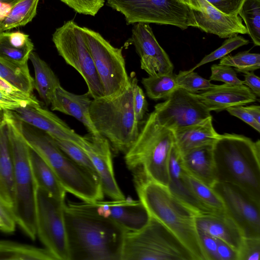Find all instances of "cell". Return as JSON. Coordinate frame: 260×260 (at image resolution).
<instances>
[{"mask_svg":"<svg viewBox=\"0 0 260 260\" xmlns=\"http://www.w3.org/2000/svg\"><path fill=\"white\" fill-rule=\"evenodd\" d=\"M64 216L70 260H121L125 229L81 202L66 203Z\"/></svg>","mask_w":260,"mask_h":260,"instance_id":"obj_1","label":"cell"},{"mask_svg":"<svg viewBox=\"0 0 260 260\" xmlns=\"http://www.w3.org/2000/svg\"><path fill=\"white\" fill-rule=\"evenodd\" d=\"M139 200L149 216L164 225L186 248L193 260H208L196 225L198 215L167 186L143 176L133 177Z\"/></svg>","mask_w":260,"mask_h":260,"instance_id":"obj_2","label":"cell"},{"mask_svg":"<svg viewBox=\"0 0 260 260\" xmlns=\"http://www.w3.org/2000/svg\"><path fill=\"white\" fill-rule=\"evenodd\" d=\"M217 182L233 185L260 205V141L225 133L213 144Z\"/></svg>","mask_w":260,"mask_h":260,"instance_id":"obj_3","label":"cell"},{"mask_svg":"<svg viewBox=\"0 0 260 260\" xmlns=\"http://www.w3.org/2000/svg\"><path fill=\"white\" fill-rule=\"evenodd\" d=\"M3 117L8 127L13 158L14 203L12 210L17 224L32 240L36 231L37 186L29 161V146L23 133V122L11 111Z\"/></svg>","mask_w":260,"mask_h":260,"instance_id":"obj_4","label":"cell"},{"mask_svg":"<svg viewBox=\"0 0 260 260\" xmlns=\"http://www.w3.org/2000/svg\"><path fill=\"white\" fill-rule=\"evenodd\" d=\"M137 82L135 74L131 73L128 85L122 92L113 97L92 99L90 106L94 126L116 153L125 154L139 134V123L135 119L133 109V90Z\"/></svg>","mask_w":260,"mask_h":260,"instance_id":"obj_5","label":"cell"},{"mask_svg":"<svg viewBox=\"0 0 260 260\" xmlns=\"http://www.w3.org/2000/svg\"><path fill=\"white\" fill-rule=\"evenodd\" d=\"M23 133L29 146L51 168L66 192L82 201L102 200L104 197L99 176L78 165L46 133L23 124Z\"/></svg>","mask_w":260,"mask_h":260,"instance_id":"obj_6","label":"cell"},{"mask_svg":"<svg viewBox=\"0 0 260 260\" xmlns=\"http://www.w3.org/2000/svg\"><path fill=\"white\" fill-rule=\"evenodd\" d=\"M174 143L173 132L160 125L152 111L135 143L124 154L126 166L133 174L141 175L168 186L170 156Z\"/></svg>","mask_w":260,"mask_h":260,"instance_id":"obj_7","label":"cell"},{"mask_svg":"<svg viewBox=\"0 0 260 260\" xmlns=\"http://www.w3.org/2000/svg\"><path fill=\"white\" fill-rule=\"evenodd\" d=\"M121 260H193L181 242L160 222L150 216L136 231H127Z\"/></svg>","mask_w":260,"mask_h":260,"instance_id":"obj_8","label":"cell"},{"mask_svg":"<svg viewBox=\"0 0 260 260\" xmlns=\"http://www.w3.org/2000/svg\"><path fill=\"white\" fill-rule=\"evenodd\" d=\"M107 4L122 14L127 24L152 23L182 29L197 27L186 0H107Z\"/></svg>","mask_w":260,"mask_h":260,"instance_id":"obj_9","label":"cell"},{"mask_svg":"<svg viewBox=\"0 0 260 260\" xmlns=\"http://www.w3.org/2000/svg\"><path fill=\"white\" fill-rule=\"evenodd\" d=\"M52 41L59 55L82 77L91 98L103 96V88L81 27L73 20L68 21L55 30Z\"/></svg>","mask_w":260,"mask_h":260,"instance_id":"obj_10","label":"cell"},{"mask_svg":"<svg viewBox=\"0 0 260 260\" xmlns=\"http://www.w3.org/2000/svg\"><path fill=\"white\" fill-rule=\"evenodd\" d=\"M104 90V96L111 98L122 92L129 82L122 49L113 46L99 33L81 27Z\"/></svg>","mask_w":260,"mask_h":260,"instance_id":"obj_11","label":"cell"},{"mask_svg":"<svg viewBox=\"0 0 260 260\" xmlns=\"http://www.w3.org/2000/svg\"><path fill=\"white\" fill-rule=\"evenodd\" d=\"M64 200L37 188L36 231L40 241L57 260H70Z\"/></svg>","mask_w":260,"mask_h":260,"instance_id":"obj_12","label":"cell"},{"mask_svg":"<svg viewBox=\"0 0 260 260\" xmlns=\"http://www.w3.org/2000/svg\"><path fill=\"white\" fill-rule=\"evenodd\" d=\"M153 111L158 123L173 131L212 117L196 93L178 87L165 101L156 104Z\"/></svg>","mask_w":260,"mask_h":260,"instance_id":"obj_13","label":"cell"},{"mask_svg":"<svg viewBox=\"0 0 260 260\" xmlns=\"http://www.w3.org/2000/svg\"><path fill=\"white\" fill-rule=\"evenodd\" d=\"M212 188L221 198L227 215L243 237L260 238V205L233 185L217 182Z\"/></svg>","mask_w":260,"mask_h":260,"instance_id":"obj_14","label":"cell"},{"mask_svg":"<svg viewBox=\"0 0 260 260\" xmlns=\"http://www.w3.org/2000/svg\"><path fill=\"white\" fill-rule=\"evenodd\" d=\"M132 32L129 42L134 46L140 57L141 69L149 76L173 73L172 61L148 23H135Z\"/></svg>","mask_w":260,"mask_h":260,"instance_id":"obj_15","label":"cell"},{"mask_svg":"<svg viewBox=\"0 0 260 260\" xmlns=\"http://www.w3.org/2000/svg\"><path fill=\"white\" fill-rule=\"evenodd\" d=\"M83 137L81 148L88 155L93 165L104 195L112 200L125 199L115 177L112 148L108 140L101 135L89 133Z\"/></svg>","mask_w":260,"mask_h":260,"instance_id":"obj_16","label":"cell"},{"mask_svg":"<svg viewBox=\"0 0 260 260\" xmlns=\"http://www.w3.org/2000/svg\"><path fill=\"white\" fill-rule=\"evenodd\" d=\"M87 208L119 224L127 231H136L148 222L150 216L140 200L132 199L81 202Z\"/></svg>","mask_w":260,"mask_h":260,"instance_id":"obj_17","label":"cell"},{"mask_svg":"<svg viewBox=\"0 0 260 260\" xmlns=\"http://www.w3.org/2000/svg\"><path fill=\"white\" fill-rule=\"evenodd\" d=\"M192 9L197 28L220 38H228L247 30L238 15L226 14L206 0H186Z\"/></svg>","mask_w":260,"mask_h":260,"instance_id":"obj_18","label":"cell"},{"mask_svg":"<svg viewBox=\"0 0 260 260\" xmlns=\"http://www.w3.org/2000/svg\"><path fill=\"white\" fill-rule=\"evenodd\" d=\"M23 123L40 129L52 138L71 141L81 147L84 137L71 128L55 114L43 108L40 104L21 107L11 111Z\"/></svg>","mask_w":260,"mask_h":260,"instance_id":"obj_19","label":"cell"},{"mask_svg":"<svg viewBox=\"0 0 260 260\" xmlns=\"http://www.w3.org/2000/svg\"><path fill=\"white\" fill-rule=\"evenodd\" d=\"M197 95L210 112H220L229 107L258 101L257 96L244 84H214Z\"/></svg>","mask_w":260,"mask_h":260,"instance_id":"obj_20","label":"cell"},{"mask_svg":"<svg viewBox=\"0 0 260 260\" xmlns=\"http://www.w3.org/2000/svg\"><path fill=\"white\" fill-rule=\"evenodd\" d=\"M92 100L88 92L75 94L66 90L60 85L55 90L50 103L51 109L74 117L84 125L89 134L100 135L90 117Z\"/></svg>","mask_w":260,"mask_h":260,"instance_id":"obj_21","label":"cell"},{"mask_svg":"<svg viewBox=\"0 0 260 260\" xmlns=\"http://www.w3.org/2000/svg\"><path fill=\"white\" fill-rule=\"evenodd\" d=\"M196 225L198 231L222 241L237 252L244 238L239 228L228 215H198Z\"/></svg>","mask_w":260,"mask_h":260,"instance_id":"obj_22","label":"cell"},{"mask_svg":"<svg viewBox=\"0 0 260 260\" xmlns=\"http://www.w3.org/2000/svg\"><path fill=\"white\" fill-rule=\"evenodd\" d=\"M213 144L197 147L181 155L182 166L185 171L211 187L217 182Z\"/></svg>","mask_w":260,"mask_h":260,"instance_id":"obj_23","label":"cell"},{"mask_svg":"<svg viewBox=\"0 0 260 260\" xmlns=\"http://www.w3.org/2000/svg\"><path fill=\"white\" fill-rule=\"evenodd\" d=\"M185 173L182 166L181 155L174 144L170 156L169 182L167 187L176 197L191 208L198 215L212 214L193 195L185 181Z\"/></svg>","mask_w":260,"mask_h":260,"instance_id":"obj_24","label":"cell"},{"mask_svg":"<svg viewBox=\"0 0 260 260\" xmlns=\"http://www.w3.org/2000/svg\"><path fill=\"white\" fill-rule=\"evenodd\" d=\"M173 132L174 144L180 155L195 148L213 144L219 136L213 127L212 117Z\"/></svg>","mask_w":260,"mask_h":260,"instance_id":"obj_25","label":"cell"},{"mask_svg":"<svg viewBox=\"0 0 260 260\" xmlns=\"http://www.w3.org/2000/svg\"><path fill=\"white\" fill-rule=\"evenodd\" d=\"M13 158L7 124L0 118V198L11 209L14 203Z\"/></svg>","mask_w":260,"mask_h":260,"instance_id":"obj_26","label":"cell"},{"mask_svg":"<svg viewBox=\"0 0 260 260\" xmlns=\"http://www.w3.org/2000/svg\"><path fill=\"white\" fill-rule=\"evenodd\" d=\"M30 165L37 186L51 196L65 200L66 191L48 164L29 147Z\"/></svg>","mask_w":260,"mask_h":260,"instance_id":"obj_27","label":"cell"},{"mask_svg":"<svg viewBox=\"0 0 260 260\" xmlns=\"http://www.w3.org/2000/svg\"><path fill=\"white\" fill-rule=\"evenodd\" d=\"M29 59L35 71L34 87L45 104L49 106L56 88L60 86L59 80L48 64L36 52L30 53Z\"/></svg>","mask_w":260,"mask_h":260,"instance_id":"obj_28","label":"cell"},{"mask_svg":"<svg viewBox=\"0 0 260 260\" xmlns=\"http://www.w3.org/2000/svg\"><path fill=\"white\" fill-rule=\"evenodd\" d=\"M185 181L196 199L210 213L226 215L223 202L214 189L187 174L184 175Z\"/></svg>","mask_w":260,"mask_h":260,"instance_id":"obj_29","label":"cell"},{"mask_svg":"<svg viewBox=\"0 0 260 260\" xmlns=\"http://www.w3.org/2000/svg\"><path fill=\"white\" fill-rule=\"evenodd\" d=\"M0 259L57 260L46 248L0 240Z\"/></svg>","mask_w":260,"mask_h":260,"instance_id":"obj_30","label":"cell"},{"mask_svg":"<svg viewBox=\"0 0 260 260\" xmlns=\"http://www.w3.org/2000/svg\"><path fill=\"white\" fill-rule=\"evenodd\" d=\"M0 77L23 92L32 94L34 79L27 64H19L0 56Z\"/></svg>","mask_w":260,"mask_h":260,"instance_id":"obj_31","label":"cell"},{"mask_svg":"<svg viewBox=\"0 0 260 260\" xmlns=\"http://www.w3.org/2000/svg\"><path fill=\"white\" fill-rule=\"evenodd\" d=\"M40 0H13L8 16L0 22V32L24 26L37 14Z\"/></svg>","mask_w":260,"mask_h":260,"instance_id":"obj_32","label":"cell"},{"mask_svg":"<svg viewBox=\"0 0 260 260\" xmlns=\"http://www.w3.org/2000/svg\"><path fill=\"white\" fill-rule=\"evenodd\" d=\"M141 83L147 96L155 101L167 99L178 88L173 73L148 76L143 78Z\"/></svg>","mask_w":260,"mask_h":260,"instance_id":"obj_33","label":"cell"},{"mask_svg":"<svg viewBox=\"0 0 260 260\" xmlns=\"http://www.w3.org/2000/svg\"><path fill=\"white\" fill-rule=\"evenodd\" d=\"M238 15L255 46L260 45V0H245Z\"/></svg>","mask_w":260,"mask_h":260,"instance_id":"obj_34","label":"cell"},{"mask_svg":"<svg viewBox=\"0 0 260 260\" xmlns=\"http://www.w3.org/2000/svg\"><path fill=\"white\" fill-rule=\"evenodd\" d=\"M219 64L235 68L238 72L254 71L260 68V54L248 51L240 52L234 55H226L220 59Z\"/></svg>","mask_w":260,"mask_h":260,"instance_id":"obj_35","label":"cell"},{"mask_svg":"<svg viewBox=\"0 0 260 260\" xmlns=\"http://www.w3.org/2000/svg\"><path fill=\"white\" fill-rule=\"evenodd\" d=\"M176 81L178 88L195 93L200 90H206L213 86L210 80L200 76L193 71H180L176 75Z\"/></svg>","mask_w":260,"mask_h":260,"instance_id":"obj_36","label":"cell"},{"mask_svg":"<svg viewBox=\"0 0 260 260\" xmlns=\"http://www.w3.org/2000/svg\"><path fill=\"white\" fill-rule=\"evenodd\" d=\"M249 43V42L248 40L238 35L229 37L223 42L221 46L210 54L206 55L190 70L194 71L197 68L206 63L221 59L233 50L242 46L247 45Z\"/></svg>","mask_w":260,"mask_h":260,"instance_id":"obj_37","label":"cell"},{"mask_svg":"<svg viewBox=\"0 0 260 260\" xmlns=\"http://www.w3.org/2000/svg\"><path fill=\"white\" fill-rule=\"evenodd\" d=\"M53 139L58 147L73 160L98 175L89 156L82 148L66 140L58 138Z\"/></svg>","mask_w":260,"mask_h":260,"instance_id":"obj_38","label":"cell"},{"mask_svg":"<svg viewBox=\"0 0 260 260\" xmlns=\"http://www.w3.org/2000/svg\"><path fill=\"white\" fill-rule=\"evenodd\" d=\"M211 74L210 80L222 81L230 85H242V81L237 76L236 72L232 67L214 64L211 67Z\"/></svg>","mask_w":260,"mask_h":260,"instance_id":"obj_39","label":"cell"},{"mask_svg":"<svg viewBox=\"0 0 260 260\" xmlns=\"http://www.w3.org/2000/svg\"><path fill=\"white\" fill-rule=\"evenodd\" d=\"M237 253V260H259L260 238L244 237Z\"/></svg>","mask_w":260,"mask_h":260,"instance_id":"obj_40","label":"cell"},{"mask_svg":"<svg viewBox=\"0 0 260 260\" xmlns=\"http://www.w3.org/2000/svg\"><path fill=\"white\" fill-rule=\"evenodd\" d=\"M76 12L94 16L104 5L105 0H60Z\"/></svg>","mask_w":260,"mask_h":260,"instance_id":"obj_41","label":"cell"},{"mask_svg":"<svg viewBox=\"0 0 260 260\" xmlns=\"http://www.w3.org/2000/svg\"><path fill=\"white\" fill-rule=\"evenodd\" d=\"M0 90L28 105L40 104L33 95L23 92L1 77Z\"/></svg>","mask_w":260,"mask_h":260,"instance_id":"obj_42","label":"cell"},{"mask_svg":"<svg viewBox=\"0 0 260 260\" xmlns=\"http://www.w3.org/2000/svg\"><path fill=\"white\" fill-rule=\"evenodd\" d=\"M148 104L143 89L137 82L133 90V109L135 119L138 122L143 120L147 111Z\"/></svg>","mask_w":260,"mask_h":260,"instance_id":"obj_43","label":"cell"},{"mask_svg":"<svg viewBox=\"0 0 260 260\" xmlns=\"http://www.w3.org/2000/svg\"><path fill=\"white\" fill-rule=\"evenodd\" d=\"M16 224L12 209L0 198V230L12 233L14 231Z\"/></svg>","mask_w":260,"mask_h":260,"instance_id":"obj_44","label":"cell"},{"mask_svg":"<svg viewBox=\"0 0 260 260\" xmlns=\"http://www.w3.org/2000/svg\"><path fill=\"white\" fill-rule=\"evenodd\" d=\"M221 12L230 15H238L245 0H206Z\"/></svg>","mask_w":260,"mask_h":260,"instance_id":"obj_45","label":"cell"},{"mask_svg":"<svg viewBox=\"0 0 260 260\" xmlns=\"http://www.w3.org/2000/svg\"><path fill=\"white\" fill-rule=\"evenodd\" d=\"M226 110L231 115L240 119L249 124L258 133L260 132V123L245 109L243 106H236L229 107Z\"/></svg>","mask_w":260,"mask_h":260,"instance_id":"obj_46","label":"cell"},{"mask_svg":"<svg viewBox=\"0 0 260 260\" xmlns=\"http://www.w3.org/2000/svg\"><path fill=\"white\" fill-rule=\"evenodd\" d=\"M203 247L206 253L208 260H217L216 238L203 232L198 231Z\"/></svg>","mask_w":260,"mask_h":260,"instance_id":"obj_47","label":"cell"},{"mask_svg":"<svg viewBox=\"0 0 260 260\" xmlns=\"http://www.w3.org/2000/svg\"><path fill=\"white\" fill-rule=\"evenodd\" d=\"M28 106L26 103L3 92L0 90V111H12Z\"/></svg>","mask_w":260,"mask_h":260,"instance_id":"obj_48","label":"cell"},{"mask_svg":"<svg viewBox=\"0 0 260 260\" xmlns=\"http://www.w3.org/2000/svg\"><path fill=\"white\" fill-rule=\"evenodd\" d=\"M217 260H237V253L230 246L216 239Z\"/></svg>","mask_w":260,"mask_h":260,"instance_id":"obj_49","label":"cell"},{"mask_svg":"<svg viewBox=\"0 0 260 260\" xmlns=\"http://www.w3.org/2000/svg\"><path fill=\"white\" fill-rule=\"evenodd\" d=\"M244 80L243 84L248 87L258 98L260 96V78L253 71L243 73Z\"/></svg>","mask_w":260,"mask_h":260,"instance_id":"obj_50","label":"cell"},{"mask_svg":"<svg viewBox=\"0 0 260 260\" xmlns=\"http://www.w3.org/2000/svg\"><path fill=\"white\" fill-rule=\"evenodd\" d=\"M12 1L10 2L0 1V22L3 21L11 12L12 7Z\"/></svg>","mask_w":260,"mask_h":260,"instance_id":"obj_51","label":"cell"},{"mask_svg":"<svg viewBox=\"0 0 260 260\" xmlns=\"http://www.w3.org/2000/svg\"><path fill=\"white\" fill-rule=\"evenodd\" d=\"M245 109L260 123V107L259 105H250L244 107Z\"/></svg>","mask_w":260,"mask_h":260,"instance_id":"obj_52","label":"cell"},{"mask_svg":"<svg viewBox=\"0 0 260 260\" xmlns=\"http://www.w3.org/2000/svg\"><path fill=\"white\" fill-rule=\"evenodd\" d=\"M12 1H13V0H0V1H2V2H11Z\"/></svg>","mask_w":260,"mask_h":260,"instance_id":"obj_53","label":"cell"}]
</instances>
